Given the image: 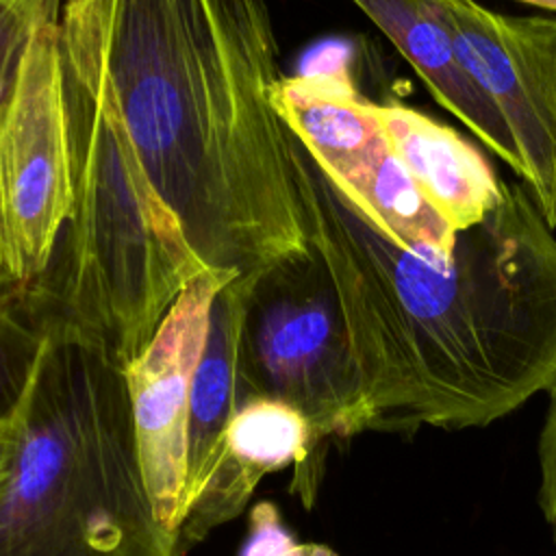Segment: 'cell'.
<instances>
[{"label": "cell", "instance_id": "5b68a950", "mask_svg": "<svg viewBox=\"0 0 556 556\" xmlns=\"http://www.w3.org/2000/svg\"><path fill=\"white\" fill-rule=\"evenodd\" d=\"M241 278L237 406L256 397L293 406L317 447L369 430L363 380L319 254L308 248Z\"/></svg>", "mask_w": 556, "mask_h": 556}, {"label": "cell", "instance_id": "4fadbf2b", "mask_svg": "<svg viewBox=\"0 0 556 556\" xmlns=\"http://www.w3.org/2000/svg\"><path fill=\"white\" fill-rule=\"evenodd\" d=\"M321 543H300L285 526L276 504L263 500L250 510L248 534L239 556H317Z\"/></svg>", "mask_w": 556, "mask_h": 556}, {"label": "cell", "instance_id": "2e32d148", "mask_svg": "<svg viewBox=\"0 0 556 556\" xmlns=\"http://www.w3.org/2000/svg\"><path fill=\"white\" fill-rule=\"evenodd\" d=\"M17 439H20V413L13 404V408L0 417V484L9 473V465L17 447Z\"/></svg>", "mask_w": 556, "mask_h": 556}, {"label": "cell", "instance_id": "9c48e42d", "mask_svg": "<svg viewBox=\"0 0 556 556\" xmlns=\"http://www.w3.org/2000/svg\"><path fill=\"white\" fill-rule=\"evenodd\" d=\"M317 450L308 421L293 406L263 397L239 404L226 430L224 454L176 530L172 556H185L217 526L237 517L267 473L293 467L291 491L304 506H313L321 476Z\"/></svg>", "mask_w": 556, "mask_h": 556}, {"label": "cell", "instance_id": "6da1fadb", "mask_svg": "<svg viewBox=\"0 0 556 556\" xmlns=\"http://www.w3.org/2000/svg\"><path fill=\"white\" fill-rule=\"evenodd\" d=\"M304 226L343 313L369 430L489 426L556 384V230L519 182L445 258L374 230L293 137Z\"/></svg>", "mask_w": 556, "mask_h": 556}, {"label": "cell", "instance_id": "3957f363", "mask_svg": "<svg viewBox=\"0 0 556 556\" xmlns=\"http://www.w3.org/2000/svg\"><path fill=\"white\" fill-rule=\"evenodd\" d=\"M70 213L52 261L26 285L43 319L100 339L126 367L204 269L130 137L106 61V0L59 17Z\"/></svg>", "mask_w": 556, "mask_h": 556}, {"label": "cell", "instance_id": "ba28073f", "mask_svg": "<svg viewBox=\"0 0 556 556\" xmlns=\"http://www.w3.org/2000/svg\"><path fill=\"white\" fill-rule=\"evenodd\" d=\"M239 274L204 269L174 300L148 345L124 367L146 489L159 523L174 532L187 515L189 395L215 295Z\"/></svg>", "mask_w": 556, "mask_h": 556}, {"label": "cell", "instance_id": "8992f818", "mask_svg": "<svg viewBox=\"0 0 556 556\" xmlns=\"http://www.w3.org/2000/svg\"><path fill=\"white\" fill-rule=\"evenodd\" d=\"M61 4L41 2L0 98V274L20 285L46 274L70 213Z\"/></svg>", "mask_w": 556, "mask_h": 556}, {"label": "cell", "instance_id": "5bb4252c", "mask_svg": "<svg viewBox=\"0 0 556 556\" xmlns=\"http://www.w3.org/2000/svg\"><path fill=\"white\" fill-rule=\"evenodd\" d=\"M43 0H0V98L7 91Z\"/></svg>", "mask_w": 556, "mask_h": 556}, {"label": "cell", "instance_id": "9a60e30c", "mask_svg": "<svg viewBox=\"0 0 556 556\" xmlns=\"http://www.w3.org/2000/svg\"><path fill=\"white\" fill-rule=\"evenodd\" d=\"M539 506L556 536V384L539 434Z\"/></svg>", "mask_w": 556, "mask_h": 556}, {"label": "cell", "instance_id": "7a4b0ae2", "mask_svg": "<svg viewBox=\"0 0 556 556\" xmlns=\"http://www.w3.org/2000/svg\"><path fill=\"white\" fill-rule=\"evenodd\" d=\"M130 137L195 256L245 276L311 248L267 0H106Z\"/></svg>", "mask_w": 556, "mask_h": 556}, {"label": "cell", "instance_id": "52a82bcc", "mask_svg": "<svg viewBox=\"0 0 556 556\" xmlns=\"http://www.w3.org/2000/svg\"><path fill=\"white\" fill-rule=\"evenodd\" d=\"M432 4L506 126L519 185L556 230V15H510L478 0Z\"/></svg>", "mask_w": 556, "mask_h": 556}, {"label": "cell", "instance_id": "30bf717a", "mask_svg": "<svg viewBox=\"0 0 556 556\" xmlns=\"http://www.w3.org/2000/svg\"><path fill=\"white\" fill-rule=\"evenodd\" d=\"M376 109L391 150L430 208L454 232L478 224L497 206L504 182L480 148L404 102H376Z\"/></svg>", "mask_w": 556, "mask_h": 556}, {"label": "cell", "instance_id": "277c9868", "mask_svg": "<svg viewBox=\"0 0 556 556\" xmlns=\"http://www.w3.org/2000/svg\"><path fill=\"white\" fill-rule=\"evenodd\" d=\"M0 484V556H172L152 508L126 371L96 337L43 319Z\"/></svg>", "mask_w": 556, "mask_h": 556}, {"label": "cell", "instance_id": "7c38bea8", "mask_svg": "<svg viewBox=\"0 0 556 556\" xmlns=\"http://www.w3.org/2000/svg\"><path fill=\"white\" fill-rule=\"evenodd\" d=\"M243 298L241 276L215 295L204 350L193 374L187 424V510L213 476L224 454L228 424L237 410V339Z\"/></svg>", "mask_w": 556, "mask_h": 556}, {"label": "cell", "instance_id": "ac0fdd59", "mask_svg": "<svg viewBox=\"0 0 556 556\" xmlns=\"http://www.w3.org/2000/svg\"><path fill=\"white\" fill-rule=\"evenodd\" d=\"M17 285H20V282H15V280H11V278H7V276L0 274V293L13 289V287H17Z\"/></svg>", "mask_w": 556, "mask_h": 556}, {"label": "cell", "instance_id": "8fae6325", "mask_svg": "<svg viewBox=\"0 0 556 556\" xmlns=\"http://www.w3.org/2000/svg\"><path fill=\"white\" fill-rule=\"evenodd\" d=\"M400 50L430 96L513 174L519 161L504 122L460 63L432 0H352Z\"/></svg>", "mask_w": 556, "mask_h": 556}, {"label": "cell", "instance_id": "e0dca14e", "mask_svg": "<svg viewBox=\"0 0 556 556\" xmlns=\"http://www.w3.org/2000/svg\"><path fill=\"white\" fill-rule=\"evenodd\" d=\"M515 2H523V4L539 7V9H545V11L556 13V0H515Z\"/></svg>", "mask_w": 556, "mask_h": 556}]
</instances>
